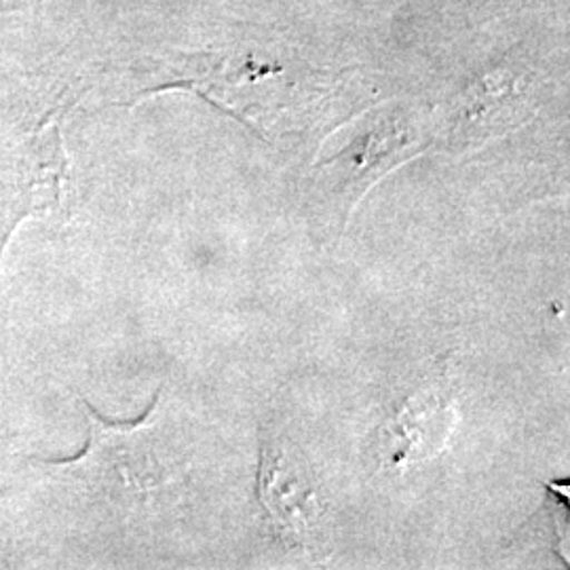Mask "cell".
<instances>
[{
    "label": "cell",
    "mask_w": 570,
    "mask_h": 570,
    "mask_svg": "<svg viewBox=\"0 0 570 570\" xmlns=\"http://www.w3.org/2000/svg\"><path fill=\"white\" fill-rule=\"evenodd\" d=\"M261 490L266 508L284 530L296 537H305L315 524L320 511L313 503V494L301 480L287 473L279 452H263Z\"/></svg>",
    "instance_id": "6da1fadb"
},
{
    "label": "cell",
    "mask_w": 570,
    "mask_h": 570,
    "mask_svg": "<svg viewBox=\"0 0 570 570\" xmlns=\"http://www.w3.org/2000/svg\"><path fill=\"white\" fill-rule=\"evenodd\" d=\"M37 0H0V11H11V9H21V7H28Z\"/></svg>",
    "instance_id": "7a4b0ae2"
}]
</instances>
